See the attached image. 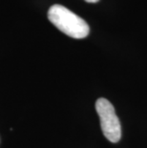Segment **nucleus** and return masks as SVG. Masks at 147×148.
<instances>
[{"mask_svg":"<svg viewBox=\"0 0 147 148\" xmlns=\"http://www.w3.org/2000/svg\"><path fill=\"white\" fill-rule=\"evenodd\" d=\"M48 18L59 31L73 38L81 39L89 34L90 28L86 21L62 5L52 6Z\"/></svg>","mask_w":147,"mask_h":148,"instance_id":"f257e3e1","label":"nucleus"},{"mask_svg":"<svg viewBox=\"0 0 147 148\" xmlns=\"http://www.w3.org/2000/svg\"><path fill=\"white\" fill-rule=\"evenodd\" d=\"M96 110L101 119L103 135L111 143H118L121 138V126L114 106L109 100L101 97L96 100Z\"/></svg>","mask_w":147,"mask_h":148,"instance_id":"f03ea898","label":"nucleus"},{"mask_svg":"<svg viewBox=\"0 0 147 148\" xmlns=\"http://www.w3.org/2000/svg\"><path fill=\"white\" fill-rule=\"evenodd\" d=\"M85 1L88 3H96V2H98L99 0H85Z\"/></svg>","mask_w":147,"mask_h":148,"instance_id":"7ed1b4c3","label":"nucleus"}]
</instances>
